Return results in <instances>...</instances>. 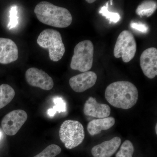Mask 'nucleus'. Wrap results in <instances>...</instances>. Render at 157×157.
Segmentation results:
<instances>
[{
    "mask_svg": "<svg viewBox=\"0 0 157 157\" xmlns=\"http://www.w3.org/2000/svg\"><path fill=\"white\" fill-rule=\"evenodd\" d=\"M27 119V113L24 110H14L7 113L3 117L1 125L6 135L13 136L17 134Z\"/></svg>",
    "mask_w": 157,
    "mask_h": 157,
    "instance_id": "nucleus-7",
    "label": "nucleus"
},
{
    "mask_svg": "<svg viewBox=\"0 0 157 157\" xmlns=\"http://www.w3.org/2000/svg\"><path fill=\"white\" fill-rule=\"evenodd\" d=\"M137 43L133 34L129 31L124 30L119 35L113 50L116 58L121 57L124 63L131 61L135 56Z\"/></svg>",
    "mask_w": 157,
    "mask_h": 157,
    "instance_id": "nucleus-6",
    "label": "nucleus"
},
{
    "mask_svg": "<svg viewBox=\"0 0 157 157\" xmlns=\"http://www.w3.org/2000/svg\"><path fill=\"white\" fill-rule=\"evenodd\" d=\"M59 135L65 147L71 149L81 144L84 140V128L78 121H65L60 128Z\"/></svg>",
    "mask_w": 157,
    "mask_h": 157,
    "instance_id": "nucleus-5",
    "label": "nucleus"
},
{
    "mask_svg": "<svg viewBox=\"0 0 157 157\" xmlns=\"http://www.w3.org/2000/svg\"><path fill=\"white\" fill-rule=\"evenodd\" d=\"M15 91L9 85L0 86V109L6 107L12 101L15 96Z\"/></svg>",
    "mask_w": 157,
    "mask_h": 157,
    "instance_id": "nucleus-15",
    "label": "nucleus"
},
{
    "mask_svg": "<svg viewBox=\"0 0 157 157\" xmlns=\"http://www.w3.org/2000/svg\"><path fill=\"white\" fill-rule=\"evenodd\" d=\"M85 115L87 116L104 118L108 117L110 114L111 109L109 105L99 104L95 98L90 97L86 101L83 108Z\"/></svg>",
    "mask_w": 157,
    "mask_h": 157,
    "instance_id": "nucleus-12",
    "label": "nucleus"
},
{
    "mask_svg": "<svg viewBox=\"0 0 157 157\" xmlns=\"http://www.w3.org/2000/svg\"><path fill=\"white\" fill-rule=\"evenodd\" d=\"M17 7L13 6L10 10V22L8 25L9 30L14 28L18 24V17L17 16Z\"/></svg>",
    "mask_w": 157,
    "mask_h": 157,
    "instance_id": "nucleus-21",
    "label": "nucleus"
},
{
    "mask_svg": "<svg viewBox=\"0 0 157 157\" xmlns=\"http://www.w3.org/2000/svg\"><path fill=\"white\" fill-rule=\"evenodd\" d=\"M95 0H86V2L89 4H92L95 2Z\"/></svg>",
    "mask_w": 157,
    "mask_h": 157,
    "instance_id": "nucleus-23",
    "label": "nucleus"
},
{
    "mask_svg": "<svg viewBox=\"0 0 157 157\" xmlns=\"http://www.w3.org/2000/svg\"><path fill=\"white\" fill-rule=\"evenodd\" d=\"M115 123V119L113 117L94 119L88 124L87 131L90 135L94 136L100 134L102 131L110 129Z\"/></svg>",
    "mask_w": 157,
    "mask_h": 157,
    "instance_id": "nucleus-14",
    "label": "nucleus"
},
{
    "mask_svg": "<svg viewBox=\"0 0 157 157\" xmlns=\"http://www.w3.org/2000/svg\"><path fill=\"white\" fill-rule=\"evenodd\" d=\"M108 4L109 2L106 3L105 6L101 8L99 13L102 14L103 16L106 17L107 20L109 21V22H113L114 23L117 22L120 20L121 17L120 14L118 13L109 12L108 10Z\"/></svg>",
    "mask_w": 157,
    "mask_h": 157,
    "instance_id": "nucleus-20",
    "label": "nucleus"
},
{
    "mask_svg": "<svg viewBox=\"0 0 157 157\" xmlns=\"http://www.w3.org/2000/svg\"><path fill=\"white\" fill-rule=\"evenodd\" d=\"M157 9V2L153 1H144L136 10V13L140 17H148L153 14Z\"/></svg>",
    "mask_w": 157,
    "mask_h": 157,
    "instance_id": "nucleus-16",
    "label": "nucleus"
},
{
    "mask_svg": "<svg viewBox=\"0 0 157 157\" xmlns=\"http://www.w3.org/2000/svg\"><path fill=\"white\" fill-rule=\"evenodd\" d=\"M94 46L92 42L89 40H83L78 43L74 49L70 67L80 72H87L93 66Z\"/></svg>",
    "mask_w": 157,
    "mask_h": 157,
    "instance_id": "nucleus-4",
    "label": "nucleus"
},
{
    "mask_svg": "<svg viewBox=\"0 0 157 157\" xmlns=\"http://www.w3.org/2000/svg\"><path fill=\"white\" fill-rule=\"evenodd\" d=\"M135 148L131 141L126 140L121 146L120 150L117 152L116 157H132Z\"/></svg>",
    "mask_w": 157,
    "mask_h": 157,
    "instance_id": "nucleus-17",
    "label": "nucleus"
},
{
    "mask_svg": "<svg viewBox=\"0 0 157 157\" xmlns=\"http://www.w3.org/2000/svg\"><path fill=\"white\" fill-rule=\"evenodd\" d=\"M131 27L134 29L137 30L143 33H147L148 31V27L147 26L141 23L132 22L131 24Z\"/></svg>",
    "mask_w": 157,
    "mask_h": 157,
    "instance_id": "nucleus-22",
    "label": "nucleus"
},
{
    "mask_svg": "<svg viewBox=\"0 0 157 157\" xmlns=\"http://www.w3.org/2000/svg\"><path fill=\"white\" fill-rule=\"evenodd\" d=\"M55 106L53 108L48 109V114L50 117H53L56 113H59L65 112L66 110V104L64 101L61 98H55L53 100Z\"/></svg>",
    "mask_w": 157,
    "mask_h": 157,
    "instance_id": "nucleus-19",
    "label": "nucleus"
},
{
    "mask_svg": "<svg viewBox=\"0 0 157 157\" xmlns=\"http://www.w3.org/2000/svg\"><path fill=\"white\" fill-rule=\"evenodd\" d=\"M155 129L156 134H157V124H156L155 128Z\"/></svg>",
    "mask_w": 157,
    "mask_h": 157,
    "instance_id": "nucleus-24",
    "label": "nucleus"
},
{
    "mask_svg": "<svg viewBox=\"0 0 157 157\" xmlns=\"http://www.w3.org/2000/svg\"><path fill=\"white\" fill-rule=\"evenodd\" d=\"M140 66L144 74L150 79L157 75V49L151 47L144 51L140 57Z\"/></svg>",
    "mask_w": 157,
    "mask_h": 157,
    "instance_id": "nucleus-9",
    "label": "nucleus"
},
{
    "mask_svg": "<svg viewBox=\"0 0 157 157\" xmlns=\"http://www.w3.org/2000/svg\"><path fill=\"white\" fill-rule=\"evenodd\" d=\"M61 151V148L58 145L51 144L33 157H55L59 154Z\"/></svg>",
    "mask_w": 157,
    "mask_h": 157,
    "instance_id": "nucleus-18",
    "label": "nucleus"
},
{
    "mask_svg": "<svg viewBox=\"0 0 157 157\" xmlns=\"http://www.w3.org/2000/svg\"><path fill=\"white\" fill-rule=\"evenodd\" d=\"M34 13L40 22L59 28L68 27L73 21L72 15L67 9L47 2H42L37 5Z\"/></svg>",
    "mask_w": 157,
    "mask_h": 157,
    "instance_id": "nucleus-2",
    "label": "nucleus"
},
{
    "mask_svg": "<svg viewBox=\"0 0 157 157\" xmlns=\"http://www.w3.org/2000/svg\"><path fill=\"white\" fill-rule=\"evenodd\" d=\"M18 58V48L15 42L9 39L0 38V63H11Z\"/></svg>",
    "mask_w": 157,
    "mask_h": 157,
    "instance_id": "nucleus-11",
    "label": "nucleus"
},
{
    "mask_svg": "<svg viewBox=\"0 0 157 157\" xmlns=\"http://www.w3.org/2000/svg\"><path fill=\"white\" fill-rule=\"evenodd\" d=\"M26 80L31 86L50 90L54 86L52 78L45 71L37 68H29L25 72Z\"/></svg>",
    "mask_w": 157,
    "mask_h": 157,
    "instance_id": "nucleus-8",
    "label": "nucleus"
},
{
    "mask_svg": "<svg viewBox=\"0 0 157 157\" xmlns=\"http://www.w3.org/2000/svg\"><path fill=\"white\" fill-rule=\"evenodd\" d=\"M105 97L107 102L113 107L128 109L137 103L138 90L135 85L130 82H115L107 86Z\"/></svg>",
    "mask_w": 157,
    "mask_h": 157,
    "instance_id": "nucleus-1",
    "label": "nucleus"
},
{
    "mask_svg": "<svg viewBox=\"0 0 157 157\" xmlns=\"http://www.w3.org/2000/svg\"><path fill=\"white\" fill-rule=\"evenodd\" d=\"M37 42L42 48L48 49L49 58L52 61H59L65 54V47L61 35L56 30L46 29L42 31Z\"/></svg>",
    "mask_w": 157,
    "mask_h": 157,
    "instance_id": "nucleus-3",
    "label": "nucleus"
},
{
    "mask_svg": "<svg viewBox=\"0 0 157 157\" xmlns=\"http://www.w3.org/2000/svg\"><path fill=\"white\" fill-rule=\"evenodd\" d=\"M110 5L112 6L113 5V1H110Z\"/></svg>",
    "mask_w": 157,
    "mask_h": 157,
    "instance_id": "nucleus-26",
    "label": "nucleus"
},
{
    "mask_svg": "<svg viewBox=\"0 0 157 157\" xmlns=\"http://www.w3.org/2000/svg\"><path fill=\"white\" fill-rule=\"evenodd\" d=\"M2 137V133L0 132V139H1V137Z\"/></svg>",
    "mask_w": 157,
    "mask_h": 157,
    "instance_id": "nucleus-25",
    "label": "nucleus"
},
{
    "mask_svg": "<svg viewBox=\"0 0 157 157\" xmlns=\"http://www.w3.org/2000/svg\"><path fill=\"white\" fill-rule=\"evenodd\" d=\"M97 74L93 71H87L73 76L69 80V84L73 90L76 93H82L95 84Z\"/></svg>",
    "mask_w": 157,
    "mask_h": 157,
    "instance_id": "nucleus-10",
    "label": "nucleus"
},
{
    "mask_svg": "<svg viewBox=\"0 0 157 157\" xmlns=\"http://www.w3.org/2000/svg\"><path fill=\"white\" fill-rule=\"evenodd\" d=\"M121 142V138L118 137L104 141L93 147L92 155L94 157H111L119 147Z\"/></svg>",
    "mask_w": 157,
    "mask_h": 157,
    "instance_id": "nucleus-13",
    "label": "nucleus"
}]
</instances>
